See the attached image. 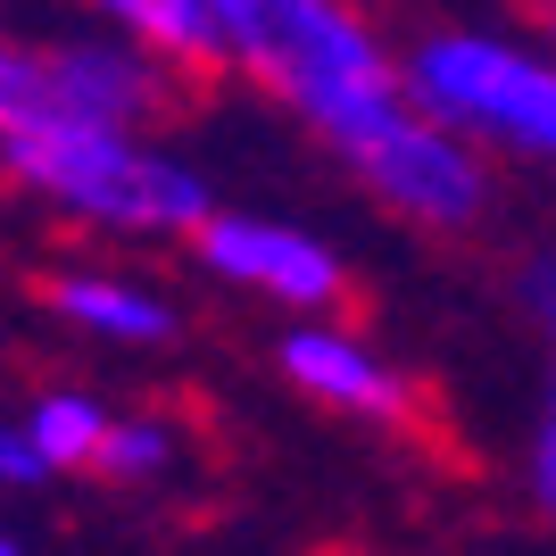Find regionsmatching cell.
I'll list each match as a JSON object with an SVG mask.
<instances>
[{
  "instance_id": "1",
  "label": "cell",
  "mask_w": 556,
  "mask_h": 556,
  "mask_svg": "<svg viewBox=\"0 0 556 556\" xmlns=\"http://www.w3.org/2000/svg\"><path fill=\"white\" fill-rule=\"evenodd\" d=\"M232 9V67L282 92L349 166L366 159L382 134L416 116L407 67L374 42V25L332 0H225Z\"/></svg>"
},
{
  "instance_id": "2",
  "label": "cell",
  "mask_w": 556,
  "mask_h": 556,
  "mask_svg": "<svg viewBox=\"0 0 556 556\" xmlns=\"http://www.w3.org/2000/svg\"><path fill=\"white\" fill-rule=\"evenodd\" d=\"M0 175L109 232H191L200 241L216 216L208 184L184 159L150 150L141 134H116V125H75V116H50L34 134L0 141Z\"/></svg>"
},
{
  "instance_id": "3",
  "label": "cell",
  "mask_w": 556,
  "mask_h": 556,
  "mask_svg": "<svg viewBox=\"0 0 556 556\" xmlns=\"http://www.w3.org/2000/svg\"><path fill=\"white\" fill-rule=\"evenodd\" d=\"M407 92L432 125L448 134H482L507 150L556 159V59L515 50L498 34H424L407 50Z\"/></svg>"
},
{
  "instance_id": "4",
  "label": "cell",
  "mask_w": 556,
  "mask_h": 556,
  "mask_svg": "<svg viewBox=\"0 0 556 556\" xmlns=\"http://www.w3.org/2000/svg\"><path fill=\"white\" fill-rule=\"evenodd\" d=\"M357 175L374 184V200H391L399 216H416V225H473L490 200V175H482V150L432 116H407L399 134H382L357 159Z\"/></svg>"
},
{
  "instance_id": "5",
  "label": "cell",
  "mask_w": 556,
  "mask_h": 556,
  "mask_svg": "<svg viewBox=\"0 0 556 556\" xmlns=\"http://www.w3.org/2000/svg\"><path fill=\"white\" fill-rule=\"evenodd\" d=\"M200 257H208L216 275H232V282H250V291H266V300H282V307H341V291H349L341 257H332L316 232L275 225V216H208Z\"/></svg>"
},
{
  "instance_id": "6",
  "label": "cell",
  "mask_w": 556,
  "mask_h": 556,
  "mask_svg": "<svg viewBox=\"0 0 556 556\" xmlns=\"http://www.w3.org/2000/svg\"><path fill=\"white\" fill-rule=\"evenodd\" d=\"M50 84H59V116L75 125H116L134 134L141 116H159L175 100L166 67L134 42H100V34H75V42H50Z\"/></svg>"
},
{
  "instance_id": "7",
  "label": "cell",
  "mask_w": 556,
  "mask_h": 556,
  "mask_svg": "<svg viewBox=\"0 0 556 556\" xmlns=\"http://www.w3.org/2000/svg\"><path fill=\"white\" fill-rule=\"evenodd\" d=\"M282 374H291L307 399L341 407V416H366V424H407L416 416V382H407L399 366H382L366 341L332 332V325L282 332Z\"/></svg>"
},
{
  "instance_id": "8",
  "label": "cell",
  "mask_w": 556,
  "mask_h": 556,
  "mask_svg": "<svg viewBox=\"0 0 556 556\" xmlns=\"http://www.w3.org/2000/svg\"><path fill=\"white\" fill-rule=\"evenodd\" d=\"M125 42L150 50L175 75H225L232 67V9L225 0H125Z\"/></svg>"
},
{
  "instance_id": "9",
  "label": "cell",
  "mask_w": 556,
  "mask_h": 556,
  "mask_svg": "<svg viewBox=\"0 0 556 556\" xmlns=\"http://www.w3.org/2000/svg\"><path fill=\"white\" fill-rule=\"evenodd\" d=\"M50 307L84 332H109V341H166L175 332V307L141 282H116V275H59L50 282Z\"/></svg>"
},
{
  "instance_id": "10",
  "label": "cell",
  "mask_w": 556,
  "mask_h": 556,
  "mask_svg": "<svg viewBox=\"0 0 556 556\" xmlns=\"http://www.w3.org/2000/svg\"><path fill=\"white\" fill-rule=\"evenodd\" d=\"M109 432H116V416L84 391H42L25 407V441H34V457H42L50 473H100Z\"/></svg>"
},
{
  "instance_id": "11",
  "label": "cell",
  "mask_w": 556,
  "mask_h": 556,
  "mask_svg": "<svg viewBox=\"0 0 556 556\" xmlns=\"http://www.w3.org/2000/svg\"><path fill=\"white\" fill-rule=\"evenodd\" d=\"M59 116V84H50V42H9L0 34V141L34 134Z\"/></svg>"
},
{
  "instance_id": "12",
  "label": "cell",
  "mask_w": 556,
  "mask_h": 556,
  "mask_svg": "<svg viewBox=\"0 0 556 556\" xmlns=\"http://www.w3.org/2000/svg\"><path fill=\"white\" fill-rule=\"evenodd\" d=\"M166 465H175V432H166L159 416H125L109 432L100 473H109V482H150V473H166Z\"/></svg>"
},
{
  "instance_id": "13",
  "label": "cell",
  "mask_w": 556,
  "mask_h": 556,
  "mask_svg": "<svg viewBox=\"0 0 556 556\" xmlns=\"http://www.w3.org/2000/svg\"><path fill=\"white\" fill-rule=\"evenodd\" d=\"M532 498L540 515H556V391L540 399V424H532Z\"/></svg>"
},
{
  "instance_id": "14",
  "label": "cell",
  "mask_w": 556,
  "mask_h": 556,
  "mask_svg": "<svg viewBox=\"0 0 556 556\" xmlns=\"http://www.w3.org/2000/svg\"><path fill=\"white\" fill-rule=\"evenodd\" d=\"M42 473H50V465L42 457H34V441H25V424H9V416H0V482H42Z\"/></svg>"
},
{
  "instance_id": "15",
  "label": "cell",
  "mask_w": 556,
  "mask_h": 556,
  "mask_svg": "<svg viewBox=\"0 0 556 556\" xmlns=\"http://www.w3.org/2000/svg\"><path fill=\"white\" fill-rule=\"evenodd\" d=\"M523 307L548 325V349H556V257H532V266H523ZM548 391H556V382H548Z\"/></svg>"
},
{
  "instance_id": "16",
  "label": "cell",
  "mask_w": 556,
  "mask_h": 556,
  "mask_svg": "<svg viewBox=\"0 0 556 556\" xmlns=\"http://www.w3.org/2000/svg\"><path fill=\"white\" fill-rule=\"evenodd\" d=\"M0 556H25V548H17V540H9V532H0Z\"/></svg>"
},
{
  "instance_id": "17",
  "label": "cell",
  "mask_w": 556,
  "mask_h": 556,
  "mask_svg": "<svg viewBox=\"0 0 556 556\" xmlns=\"http://www.w3.org/2000/svg\"><path fill=\"white\" fill-rule=\"evenodd\" d=\"M540 25H548V34H556V9H540Z\"/></svg>"
}]
</instances>
